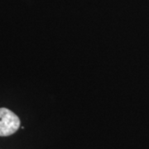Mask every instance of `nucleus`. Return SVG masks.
<instances>
[{
  "label": "nucleus",
  "instance_id": "obj_1",
  "mask_svg": "<svg viewBox=\"0 0 149 149\" xmlns=\"http://www.w3.org/2000/svg\"><path fill=\"white\" fill-rule=\"evenodd\" d=\"M20 119L6 108H0V137L10 136L20 127Z\"/></svg>",
  "mask_w": 149,
  "mask_h": 149
}]
</instances>
